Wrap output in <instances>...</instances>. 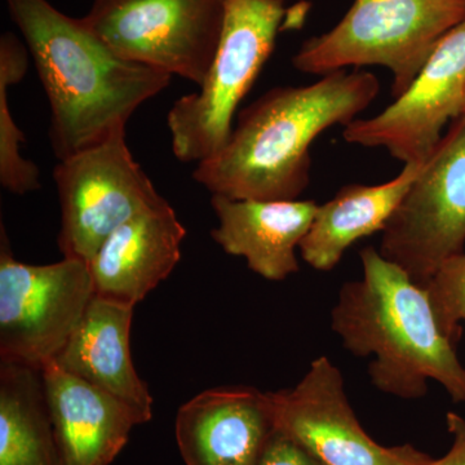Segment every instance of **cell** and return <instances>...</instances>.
Listing matches in <instances>:
<instances>
[{"label": "cell", "instance_id": "cell-1", "mask_svg": "<svg viewBox=\"0 0 465 465\" xmlns=\"http://www.w3.org/2000/svg\"><path fill=\"white\" fill-rule=\"evenodd\" d=\"M379 94L378 76L361 69L273 88L242 110L225 148L198 163L193 179L231 200H298L311 182L314 140L356 121Z\"/></svg>", "mask_w": 465, "mask_h": 465}, {"label": "cell", "instance_id": "cell-2", "mask_svg": "<svg viewBox=\"0 0 465 465\" xmlns=\"http://www.w3.org/2000/svg\"><path fill=\"white\" fill-rule=\"evenodd\" d=\"M51 105V143L58 161L125 130L145 101L173 75L118 56L84 18L66 16L48 0H5Z\"/></svg>", "mask_w": 465, "mask_h": 465}, {"label": "cell", "instance_id": "cell-3", "mask_svg": "<svg viewBox=\"0 0 465 465\" xmlns=\"http://www.w3.org/2000/svg\"><path fill=\"white\" fill-rule=\"evenodd\" d=\"M363 275L339 291L333 332L353 356L372 357L367 374L390 396L418 400L428 381L439 382L455 403H465V367L455 342L440 329L427 289L379 250H361Z\"/></svg>", "mask_w": 465, "mask_h": 465}, {"label": "cell", "instance_id": "cell-4", "mask_svg": "<svg viewBox=\"0 0 465 465\" xmlns=\"http://www.w3.org/2000/svg\"><path fill=\"white\" fill-rule=\"evenodd\" d=\"M465 17V0H354L341 23L302 43L292 65L305 74L382 66L399 99L440 39Z\"/></svg>", "mask_w": 465, "mask_h": 465}, {"label": "cell", "instance_id": "cell-5", "mask_svg": "<svg viewBox=\"0 0 465 465\" xmlns=\"http://www.w3.org/2000/svg\"><path fill=\"white\" fill-rule=\"evenodd\" d=\"M287 14L286 0H225L222 38L206 79L200 91L174 101L167 114L180 162L198 164L225 148L238 105L273 54Z\"/></svg>", "mask_w": 465, "mask_h": 465}, {"label": "cell", "instance_id": "cell-6", "mask_svg": "<svg viewBox=\"0 0 465 465\" xmlns=\"http://www.w3.org/2000/svg\"><path fill=\"white\" fill-rule=\"evenodd\" d=\"M90 266L18 262L0 228V360L43 369L56 360L94 299Z\"/></svg>", "mask_w": 465, "mask_h": 465}, {"label": "cell", "instance_id": "cell-7", "mask_svg": "<svg viewBox=\"0 0 465 465\" xmlns=\"http://www.w3.org/2000/svg\"><path fill=\"white\" fill-rule=\"evenodd\" d=\"M225 0H94L85 25L118 56L198 87L216 56Z\"/></svg>", "mask_w": 465, "mask_h": 465}, {"label": "cell", "instance_id": "cell-8", "mask_svg": "<svg viewBox=\"0 0 465 465\" xmlns=\"http://www.w3.org/2000/svg\"><path fill=\"white\" fill-rule=\"evenodd\" d=\"M381 232L382 258L421 287L464 252L465 112L424 162Z\"/></svg>", "mask_w": 465, "mask_h": 465}, {"label": "cell", "instance_id": "cell-9", "mask_svg": "<svg viewBox=\"0 0 465 465\" xmlns=\"http://www.w3.org/2000/svg\"><path fill=\"white\" fill-rule=\"evenodd\" d=\"M64 258L90 262L106 238L128 220L166 202L134 161L125 130L54 167Z\"/></svg>", "mask_w": 465, "mask_h": 465}, {"label": "cell", "instance_id": "cell-10", "mask_svg": "<svg viewBox=\"0 0 465 465\" xmlns=\"http://www.w3.org/2000/svg\"><path fill=\"white\" fill-rule=\"evenodd\" d=\"M465 105V17L439 43L414 84L387 109L345 125V142L382 148L407 163H424Z\"/></svg>", "mask_w": 465, "mask_h": 465}, {"label": "cell", "instance_id": "cell-11", "mask_svg": "<svg viewBox=\"0 0 465 465\" xmlns=\"http://www.w3.org/2000/svg\"><path fill=\"white\" fill-rule=\"evenodd\" d=\"M277 428L322 465H430L434 459L403 445L375 442L358 421L341 369L316 358L291 390L272 391Z\"/></svg>", "mask_w": 465, "mask_h": 465}, {"label": "cell", "instance_id": "cell-12", "mask_svg": "<svg viewBox=\"0 0 465 465\" xmlns=\"http://www.w3.org/2000/svg\"><path fill=\"white\" fill-rule=\"evenodd\" d=\"M275 430L272 391L242 385L193 397L174 427L186 465H256Z\"/></svg>", "mask_w": 465, "mask_h": 465}, {"label": "cell", "instance_id": "cell-13", "mask_svg": "<svg viewBox=\"0 0 465 465\" xmlns=\"http://www.w3.org/2000/svg\"><path fill=\"white\" fill-rule=\"evenodd\" d=\"M185 235L167 201L125 222L88 262L94 296L139 304L173 273Z\"/></svg>", "mask_w": 465, "mask_h": 465}, {"label": "cell", "instance_id": "cell-14", "mask_svg": "<svg viewBox=\"0 0 465 465\" xmlns=\"http://www.w3.org/2000/svg\"><path fill=\"white\" fill-rule=\"evenodd\" d=\"M42 374L63 465H110L134 428L148 423L127 403L54 362L43 367Z\"/></svg>", "mask_w": 465, "mask_h": 465}, {"label": "cell", "instance_id": "cell-15", "mask_svg": "<svg viewBox=\"0 0 465 465\" xmlns=\"http://www.w3.org/2000/svg\"><path fill=\"white\" fill-rule=\"evenodd\" d=\"M211 206L219 220L211 237L226 253L246 259L251 271L268 281H284L298 273L296 249L313 224L316 202L213 195Z\"/></svg>", "mask_w": 465, "mask_h": 465}, {"label": "cell", "instance_id": "cell-16", "mask_svg": "<svg viewBox=\"0 0 465 465\" xmlns=\"http://www.w3.org/2000/svg\"><path fill=\"white\" fill-rule=\"evenodd\" d=\"M134 309V305L94 296L54 362L67 374L127 403L149 421L154 401L137 374L131 354Z\"/></svg>", "mask_w": 465, "mask_h": 465}, {"label": "cell", "instance_id": "cell-17", "mask_svg": "<svg viewBox=\"0 0 465 465\" xmlns=\"http://www.w3.org/2000/svg\"><path fill=\"white\" fill-rule=\"evenodd\" d=\"M423 163H407L396 177L378 185L351 183L318 206L313 224L300 243V255L320 272H330L345 251L362 238L384 231Z\"/></svg>", "mask_w": 465, "mask_h": 465}, {"label": "cell", "instance_id": "cell-18", "mask_svg": "<svg viewBox=\"0 0 465 465\" xmlns=\"http://www.w3.org/2000/svg\"><path fill=\"white\" fill-rule=\"evenodd\" d=\"M0 465H63L41 369L0 360Z\"/></svg>", "mask_w": 465, "mask_h": 465}, {"label": "cell", "instance_id": "cell-19", "mask_svg": "<svg viewBox=\"0 0 465 465\" xmlns=\"http://www.w3.org/2000/svg\"><path fill=\"white\" fill-rule=\"evenodd\" d=\"M26 45L12 33L0 38V183L17 195L41 188V171L34 162L21 155V143L25 134L18 128L11 108L8 90L23 81L29 66Z\"/></svg>", "mask_w": 465, "mask_h": 465}, {"label": "cell", "instance_id": "cell-20", "mask_svg": "<svg viewBox=\"0 0 465 465\" xmlns=\"http://www.w3.org/2000/svg\"><path fill=\"white\" fill-rule=\"evenodd\" d=\"M440 329L457 344L465 322V251L448 260L424 287Z\"/></svg>", "mask_w": 465, "mask_h": 465}, {"label": "cell", "instance_id": "cell-21", "mask_svg": "<svg viewBox=\"0 0 465 465\" xmlns=\"http://www.w3.org/2000/svg\"><path fill=\"white\" fill-rule=\"evenodd\" d=\"M256 465H322L316 458L291 439L282 430H275L273 436Z\"/></svg>", "mask_w": 465, "mask_h": 465}, {"label": "cell", "instance_id": "cell-22", "mask_svg": "<svg viewBox=\"0 0 465 465\" xmlns=\"http://www.w3.org/2000/svg\"><path fill=\"white\" fill-rule=\"evenodd\" d=\"M446 423L452 434V446L448 454L434 460L433 465H465V418L457 412H449Z\"/></svg>", "mask_w": 465, "mask_h": 465}, {"label": "cell", "instance_id": "cell-23", "mask_svg": "<svg viewBox=\"0 0 465 465\" xmlns=\"http://www.w3.org/2000/svg\"><path fill=\"white\" fill-rule=\"evenodd\" d=\"M464 112H465V105H464ZM464 112H463V113H464Z\"/></svg>", "mask_w": 465, "mask_h": 465}, {"label": "cell", "instance_id": "cell-24", "mask_svg": "<svg viewBox=\"0 0 465 465\" xmlns=\"http://www.w3.org/2000/svg\"><path fill=\"white\" fill-rule=\"evenodd\" d=\"M433 461H434V460H433ZM433 461H432V464H430V465H433Z\"/></svg>", "mask_w": 465, "mask_h": 465}]
</instances>
